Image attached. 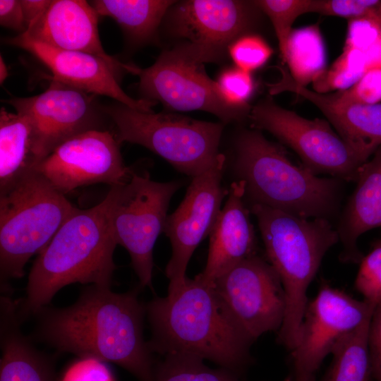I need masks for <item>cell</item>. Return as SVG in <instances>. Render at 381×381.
Segmentation results:
<instances>
[{
	"label": "cell",
	"instance_id": "38",
	"mask_svg": "<svg viewBox=\"0 0 381 381\" xmlns=\"http://www.w3.org/2000/svg\"><path fill=\"white\" fill-rule=\"evenodd\" d=\"M0 24L19 32L27 31L22 6L19 0L0 1Z\"/></svg>",
	"mask_w": 381,
	"mask_h": 381
},
{
	"label": "cell",
	"instance_id": "20",
	"mask_svg": "<svg viewBox=\"0 0 381 381\" xmlns=\"http://www.w3.org/2000/svg\"><path fill=\"white\" fill-rule=\"evenodd\" d=\"M227 200L209 234L210 246L205 267L196 277L213 285L246 258L257 254V240L250 212L245 203V183H231Z\"/></svg>",
	"mask_w": 381,
	"mask_h": 381
},
{
	"label": "cell",
	"instance_id": "29",
	"mask_svg": "<svg viewBox=\"0 0 381 381\" xmlns=\"http://www.w3.org/2000/svg\"><path fill=\"white\" fill-rule=\"evenodd\" d=\"M260 11L270 18L284 62L289 37L296 19L305 13H313L315 0H258L253 1Z\"/></svg>",
	"mask_w": 381,
	"mask_h": 381
},
{
	"label": "cell",
	"instance_id": "25",
	"mask_svg": "<svg viewBox=\"0 0 381 381\" xmlns=\"http://www.w3.org/2000/svg\"><path fill=\"white\" fill-rule=\"evenodd\" d=\"M284 62L293 80L303 87L313 83L323 75L326 71V51L317 25L291 31Z\"/></svg>",
	"mask_w": 381,
	"mask_h": 381
},
{
	"label": "cell",
	"instance_id": "14",
	"mask_svg": "<svg viewBox=\"0 0 381 381\" xmlns=\"http://www.w3.org/2000/svg\"><path fill=\"white\" fill-rule=\"evenodd\" d=\"M112 130H90L58 145L35 168L51 185L66 194L81 186L123 184L134 169L124 164Z\"/></svg>",
	"mask_w": 381,
	"mask_h": 381
},
{
	"label": "cell",
	"instance_id": "30",
	"mask_svg": "<svg viewBox=\"0 0 381 381\" xmlns=\"http://www.w3.org/2000/svg\"><path fill=\"white\" fill-rule=\"evenodd\" d=\"M344 47L363 52L370 67L378 65L381 54V13L378 8L375 12L365 16L348 20Z\"/></svg>",
	"mask_w": 381,
	"mask_h": 381
},
{
	"label": "cell",
	"instance_id": "15",
	"mask_svg": "<svg viewBox=\"0 0 381 381\" xmlns=\"http://www.w3.org/2000/svg\"><path fill=\"white\" fill-rule=\"evenodd\" d=\"M226 158L222 154L205 172L192 178L185 197L167 217L164 231L171 245V256L165 272L168 289L186 278L188 262L198 244L210 234L228 190L222 185Z\"/></svg>",
	"mask_w": 381,
	"mask_h": 381
},
{
	"label": "cell",
	"instance_id": "19",
	"mask_svg": "<svg viewBox=\"0 0 381 381\" xmlns=\"http://www.w3.org/2000/svg\"><path fill=\"white\" fill-rule=\"evenodd\" d=\"M279 71L280 80L268 85L270 94L291 92L313 103L355 153L364 162L368 161L381 146V103L368 105L343 102L332 94H321L301 86L285 69Z\"/></svg>",
	"mask_w": 381,
	"mask_h": 381
},
{
	"label": "cell",
	"instance_id": "42",
	"mask_svg": "<svg viewBox=\"0 0 381 381\" xmlns=\"http://www.w3.org/2000/svg\"><path fill=\"white\" fill-rule=\"evenodd\" d=\"M379 11L381 13V1H380V5H379Z\"/></svg>",
	"mask_w": 381,
	"mask_h": 381
},
{
	"label": "cell",
	"instance_id": "24",
	"mask_svg": "<svg viewBox=\"0 0 381 381\" xmlns=\"http://www.w3.org/2000/svg\"><path fill=\"white\" fill-rule=\"evenodd\" d=\"M171 0H95L90 4L99 16L112 18L128 44L144 46L159 38V32Z\"/></svg>",
	"mask_w": 381,
	"mask_h": 381
},
{
	"label": "cell",
	"instance_id": "4",
	"mask_svg": "<svg viewBox=\"0 0 381 381\" xmlns=\"http://www.w3.org/2000/svg\"><path fill=\"white\" fill-rule=\"evenodd\" d=\"M234 172L245 183V199L291 214L329 220L339 205L342 180L320 177L295 165L280 145L257 130H243L234 143Z\"/></svg>",
	"mask_w": 381,
	"mask_h": 381
},
{
	"label": "cell",
	"instance_id": "28",
	"mask_svg": "<svg viewBox=\"0 0 381 381\" xmlns=\"http://www.w3.org/2000/svg\"><path fill=\"white\" fill-rule=\"evenodd\" d=\"M370 67L367 56L362 52L344 48L342 53L313 84L315 91L325 94L346 90L353 85Z\"/></svg>",
	"mask_w": 381,
	"mask_h": 381
},
{
	"label": "cell",
	"instance_id": "18",
	"mask_svg": "<svg viewBox=\"0 0 381 381\" xmlns=\"http://www.w3.org/2000/svg\"><path fill=\"white\" fill-rule=\"evenodd\" d=\"M98 18L86 1L52 0L43 15L22 35L55 49L95 55L124 73L132 74L134 65L123 63L104 51Z\"/></svg>",
	"mask_w": 381,
	"mask_h": 381
},
{
	"label": "cell",
	"instance_id": "36",
	"mask_svg": "<svg viewBox=\"0 0 381 381\" xmlns=\"http://www.w3.org/2000/svg\"><path fill=\"white\" fill-rule=\"evenodd\" d=\"M80 358L66 368L60 381H115L104 362L94 358Z\"/></svg>",
	"mask_w": 381,
	"mask_h": 381
},
{
	"label": "cell",
	"instance_id": "17",
	"mask_svg": "<svg viewBox=\"0 0 381 381\" xmlns=\"http://www.w3.org/2000/svg\"><path fill=\"white\" fill-rule=\"evenodd\" d=\"M5 43L23 49L35 56L52 73V80L97 96L110 97L140 111L151 113L157 102L133 99L119 82L124 73L95 55L58 49L33 41L20 34Z\"/></svg>",
	"mask_w": 381,
	"mask_h": 381
},
{
	"label": "cell",
	"instance_id": "37",
	"mask_svg": "<svg viewBox=\"0 0 381 381\" xmlns=\"http://www.w3.org/2000/svg\"><path fill=\"white\" fill-rule=\"evenodd\" d=\"M371 375L381 381V303L373 310L368 331Z\"/></svg>",
	"mask_w": 381,
	"mask_h": 381
},
{
	"label": "cell",
	"instance_id": "16",
	"mask_svg": "<svg viewBox=\"0 0 381 381\" xmlns=\"http://www.w3.org/2000/svg\"><path fill=\"white\" fill-rule=\"evenodd\" d=\"M375 308L322 284L306 306L300 339L291 353L294 372L315 374L335 344L365 320Z\"/></svg>",
	"mask_w": 381,
	"mask_h": 381
},
{
	"label": "cell",
	"instance_id": "34",
	"mask_svg": "<svg viewBox=\"0 0 381 381\" xmlns=\"http://www.w3.org/2000/svg\"><path fill=\"white\" fill-rule=\"evenodd\" d=\"M338 99L361 104L381 103V66L370 67L351 87L332 94Z\"/></svg>",
	"mask_w": 381,
	"mask_h": 381
},
{
	"label": "cell",
	"instance_id": "3",
	"mask_svg": "<svg viewBox=\"0 0 381 381\" xmlns=\"http://www.w3.org/2000/svg\"><path fill=\"white\" fill-rule=\"evenodd\" d=\"M116 246L105 198L88 209L76 207L33 262L25 296L17 300L21 320L35 315L70 284L111 288Z\"/></svg>",
	"mask_w": 381,
	"mask_h": 381
},
{
	"label": "cell",
	"instance_id": "33",
	"mask_svg": "<svg viewBox=\"0 0 381 381\" xmlns=\"http://www.w3.org/2000/svg\"><path fill=\"white\" fill-rule=\"evenodd\" d=\"M219 93L229 105L249 107L248 102L254 91V81L250 73L238 67L224 69L215 80Z\"/></svg>",
	"mask_w": 381,
	"mask_h": 381
},
{
	"label": "cell",
	"instance_id": "2",
	"mask_svg": "<svg viewBox=\"0 0 381 381\" xmlns=\"http://www.w3.org/2000/svg\"><path fill=\"white\" fill-rule=\"evenodd\" d=\"M152 336L150 351L185 353L207 359L239 375L253 362V342L236 325L213 285L186 277L166 297L145 305Z\"/></svg>",
	"mask_w": 381,
	"mask_h": 381
},
{
	"label": "cell",
	"instance_id": "13",
	"mask_svg": "<svg viewBox=\"0 0 381 381\" xmlns=\"http://www.w3.org/2000/svg\"><path fill=\"white\" fill-rule=\"evenodd\" d=\"M97 97L52 80L39 95L6 102L30 121L40 162L76 135L90 130H110L107 128L110 120Z\"/></svg>",
	"mask_w": 381,
	"mask_h": 381
},
{
	"label": "cell",
	"instance_id": "32",
	"mask_svg": "<svg viewBox=\"0 0 381 381\" xmlns=\"http://www.w3.org/2000/svg\"><path fill=\"white\" fill-rule=\"evenodd\" d=\"M355 288L373 308L381 303V241L360 262Z\"/></svg>",
	"mask_w": 381,
	"mask_h": 381
},
{
	"label": "cell",
	"instance_id": "9",
	"mask_svg": "<svg viewBox=\"0 0 381 381\" xmlns=\"http://www.w3.org/2000/svg\"><path fill=\"white\" fill-rule=\"evenodd\" d=\"M259 11L253 1H176L159 35L173 40L172 47L181 48L200 63H219L236 40L249 34Z\"/></svg>",
	"mask_w": 381,
	"mask_h": 381
},
{
	"label": "cell",
	"instance_id": "22",
	"mask_svg": "<svg viewBox=\"0 0 381 381\" xmlns=\"http://www.w3.org/2000/svg\"><path fill=\"white\" fill-rule=\"evenodd\" d=\"M17 301L1 295L0 381H54L53 358L37 350L20 329Z\"/></svg>",
	"mask_w": 381,
	"mask_h": 381
},
{
	"label": "cell",
	"instance_id": "12",
	"mask_svg": "<svg viewBox=\"0 0 381 381\" xmlns=\"http://www.w3.org/2000/svg\"><path fill=\"white\" fill-rule=\"evenodd\" d=\"M213 288L236 325L253 341L281 328L285 292L275 270L258 254L217 279Z\"/></svg>",
	"mask_w": 381,
	"mask_h": 381
},
{
	"label": "cell",
	"instance_id": "39",
	"mask_svg": "<svg viewBox=\"0 0 381 381\" xmlns=\"http://www.w3.org/2000/svg\"><path fill=\"white\" fill-rule=\"evenodd\" d=\"M51 1L52 0H20L28 29L43 15Z\"/></svg>",
	"mask_w": 381,
	"mask_h": 381
},
{
	"label": "cell",
	"instance_id": "21",
	"mask_svg": "<svg viewBox=\"0 0 381 381\" xmlns=\"http://www.w3.org/2000/svg\"><path fill=\"white\" fill-rule=\"evenodd\" d=\"M356 187L349 198L337 229L343 262L360 263L363 258L358 238L365 232L381 226V146L361 167Z\"/></svg>",
	"mask_w": 381,
	"mask_h": 381
},
{
	"label": "cell",
	"instance_id": "23",
	"mask_svg": "<svg viewBox=\"0 0 381 381\" xmlns=\"http://www.w3.org/2000/svg\"><path fill=\"white\" fill-rule=\"evenodd\" d=\"M33 130L18 113L0 111V193L33 172L39 164Z\"/></svg>",
	"mask_w": 381,
	"mask_h": 381
},
{
	"label": "cell",
	"instance_id": "31",
	"mask_svg": "<svg viewBox=\"0 0 381 381\" xmlns=\"http://www.w3.org/2000/svg\"><path fill=\"white\" fill-rule=\"evenodd\" d=\"M228 54L236 67L250 73L266 64L272 49L260 36L246 34L230 45Z\"/></svg>",
	"mask_w": 381,
	"mask_h": 381
},
{
	"label": "cell",
	"instance_id": "1",
	"mask_svg": "<svg viewBox=\"0 0 381 381\" xmlns=\"http://www.w3.org/2000/svg\"><path fill=\"white\" fill-rule=\"evenodd\" d=\"M138 295V288L117 294L92 284L73 305L38 311L34 337L59 352L111 362L139 381H154L152 352L143 337L145 305Z\"/></svg>",
	"mask_w": 381,
	"mask_h": 381
},
{
	"label": "cell",
	"instance_id": "27",
	"mask_svg": "<svg viewBox=\"0 0 381 381\" xmlns=\"http://www.w3.org/2000/svg\"><path fill=\"white\" fill-rule=\"evenodd\" d=\"M154 368V381H242L224 368L212 369L203 359L185 353L166 354Z\"/></svg>",
	"mask_w": 381,
	"mask_h": 381
},
{
	"label": "cell",
	"instance_id": "26",
	"mask_svg": "<svg viewBox=\"0 0 381 381\" xmlns=\"http://www.w3.org/2000/svg\"><path fill=\"white\" fill-rule=\"evenodd\" d=\"M371 317L335 344L331 353L332 361L321 381H369L368 331Z\"/></svg>",
	"mask_w": 381,
	"mask_h": 381
},
{
	"label": "cell",
	"instance_id": "7",
	"mask_svg": "<svg viewBox=\"0 0 381 381\" xmlns=\"http://www.w3.org/2000/svg\"><path fill=\"white\" fill-rule=\"evenodd\" d=\"M104 109L120 144L143 146L191 178L207 171L222 155L219 151L222 123L143 112L116 101L104 105Z\"/></svg>",
	"mask_w": 381,
	"mask_h": 381
},
{
	"label": "cell",
	"instance_id": "11",
	"mask_svg": "<svg viewBox=\"0 0 381 381\" xmlns=\"http://www.w3.org/2000/svg\"><path fill=\"white\" fill-rule=\"evenodd\" d=\"M204 64L178 47L164 49L150 67L135 66L141 99L161 102L169 110L204 111L224 124L241 121L250 108L235 107L221 97L215 80L206 73Z\"/></svg>",
	"mask_w": 381,
	"mask_h": 381
},
{
	"label": "cell",
	"instance_id": "40",
	"mask_svg": "<svg viewBox=\"0 0 381 381\" xmlns=\"http://www.w3.org/2000/svg\"><path fill=\"white\" fill-rule=\"evenodd\" d=\"M286 381H315V374L294 371L293 377Z\"/></svg>",
	"mask_w": 381,
	"mask_h": 381
},
{
	"label": "cell",
	"instance_id": "10",
	"mask_svg": "<svg viewBox=\"0 0 381 381\" xmlns=\"http://www.w3.org/2000/svg\"><path fill=\"white\" fill-rule=\"evenodd\" d=\"M248 118L257 130L268 131L291 148L303 166L315 175L356 181L364 162L327 121L308 119L265 99L250 108Z\"/></svg>",
	"mask_w": 381,
	"mask_h": 381
},
{
	"label": "cell",
	"instance_id": "35",
	"mask_svg": "<svg viewBox=\"0 0 381 381\" xmlns=\"http://www.w3.org/2000/svg\"><path fill=\"white\" fill-rule=\"evenodd\" d=\"M380 2V0H315L313 13L350 20L375 12Z\"/></svg>",
	"mask_w": 381,
	"mask_h": 381
},
{
	"label": "cell",
	"instance_id": "6",
	"mask_svg": "<svg viewBox=\"0 0 381 381\" xmlns=\"http://www.w3.org/2000/svg\"><path fill=\"white\" fill-rule=\"evenodd\" d=\"M75 208L35 171L0 193L1 294L11 295L9 280L24 275L29 259L47 246Z\"/></svg>",
	"mask_w": 381,
	"mask_h": 381
},
{
	"label": "cell",
	"instance_id": "41",
	"mask_svg": "<svg viewBox=\"0 0 381 381\" xmlns=\"http://www.w3.org/2000/svg\"><path fill=\"white\" fill-rule=\"evenodd\" d=\"M8 76V70L6 66V64L2 58V56H0V82L2 84Z\"/></svg>",
	"mask_w": 381,
	"mask_h": 381
},
{
	"label": "cell",
	"instance_id": "8",
	"mask_svg": "<svg viewBox=\"0 0 381 381\" xmlns=\"http://www.w3.org/2000/svg\"><path fill=\"white\" fill-rule=\"evenodd\" d=\"M183 181H152L147 171L134 170L127 182L111 186L104 198L117 245L128 252L140 287L152 290L153 248L164 231L170 200Z\"/></svg>",
	"mask_w": 381,
	"mask_h": 381
},
{
	"label": "cell",
	"instance_id": "5",
	"mask_svg": "<svg viewBox=\"0 0 381 381\" xmlns=\"http://www.w3.org/2000/svg\"><path fill=\"white\" fill-rule=\"evenodd\" d=\"M267 260L278 274L286 296V312L277 342L291 352L296 347L308 288L327 250L339 241L337 231L323 218L307 219L252 204Z\"/></svg>",
	"mask_w": 381,
	"mask_h": 381
}]
</instances>
